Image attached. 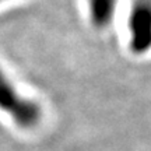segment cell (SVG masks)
Listing matches in <instances>:
<instances>
[{
  "label": "cell",
  "instance_id": "obj_1",
  "mask_svg": "<svg viewBox=\"0 0 151 151\" xmlns=\"http://www.w3.org/2000/svg\"><path fill=\"white\" fill-rule=\"evenodd\" d=\"M0 111L9 115L21 129H34L42 118V109L35 101L21 97L0 67Z\"/></svg>",
  "mask_w": 151,
  "mask_h": 151
},
{
  "label": "cell",
  "instance_id": "obj_2",
  "mask_svg": "<svg viewBox=\"0 0 151 151\" xmlns=\"http://www.w3.org/2000/svg\"><path fill=\"white\" fill-rule=\"evenodd\" d=\"M129 48L141 56L151 50V0H134L127 18Z\"/></svg>",
  "mask_w": 151,
  "mask_h": 151
},
{
  "label": "cell",
  "instance_id": "obj_3",
  "mask_svg": "<svg viewBox=\"0 0 151 151\" xmlns=\"http://www.w3.org/2000/svg\"><path fill=\"white\" fill-rule=\"evenodd\" d=\"M118 0H88V10L92 25L98 29H104L111 25Z\"/></svg>",
  "mask_w": 151,
  "mask_h": 151
},
{
  "label": "cell",
  "instance_id": "obj_4",
  "mask_svg": "<svg viewBox=\"0 0 151 151\" xmlns=\"http://www.w3.org/2000/svg\"><path fill=\"white\" fill-rule=\"evenodd\" d=\"M0 1H3V0H0Z\"/></svg>",
  "mask_w": 151,
  "mask_h": 151
}]
</instances>
